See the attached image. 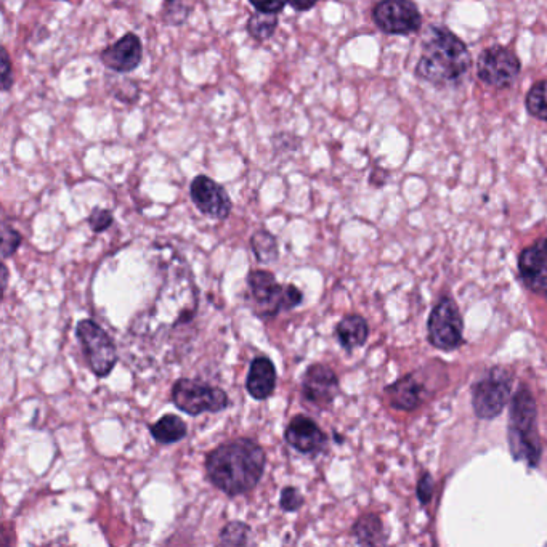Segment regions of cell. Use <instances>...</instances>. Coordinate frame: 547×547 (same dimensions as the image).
<instances>
[{
	"label": "cell",
	"mask_w": 547,
	"mask_h": 547,
	"mask_svg": "<svg viewBox=\"0 0 547 547\" xmlns=\"http://www.w3.org/2000/svg\"><path fill=\"white\" fill-rule=\"evenodd\" d=\"M373 20L382 33L413 34L422 26L421 12L411 0H382L374 7Z\"/></svg>",
	"instance_id": "obj_9"
},
{
	"label": "cell",
	"mask_w": 547,
	"mask_h": 547,
	"mask_svg": "<svg viewBox=\"0 0 547 547\" xmlns=\"http://www.w3.org/2000/svg\"><path fill=\"white\" fill-rule=\"evenodd\" d=\"M204 466L209 482L230 498H236L259 485L267 466V454L256 440L236 438L207 454Z\"/></svg>",
	"instance_id": "obj_1"
},
{
	"label": "cell",
	"mask_w": 547,
	"mask_h": 547,
	"mask_svg": "<svg viewBox=\"0 0 547 547\" xmlns=\"http://www.w3.org/2000/svg\"><path fill=\"white\" fill-rule=\"evenodd\" d=\"M527 108L535 118L547 122V79L531 87L527 95Z\"/></svg>",
	"instance_id": "obj_24"
},
{
	"label": "cell",
	"mask_w": 547,
	"mask_h": 547,
	"mask_svg": "<svg viewBox=\"0 0 547 547\" xmlns=\"http://www.w3.org/2000/svg\"><path fill=\"white\" fill-rule=\"evenodd\" d=\"M251 246L257 262H260V264H272V262H276L278 257H280L278 241H276L275 236L270 231H256L252 235Z\"/></svg>",
	"instance_id": "obj_21"
},
{
	"label": "cell",
	"mask_w": 547,
	"mask_h": 547,
	"mask_svg": "<svg viewBox=\"0 0 547 547\" xmlns=\"http://www.w3.org/2000/svg\"><path fill=\"white\" fill-rule=\"evenodd\" d=\"M318 2L320 0H288V5H291L292 9L297 12H307V10H312Z\"/></svg>",
	"instance_id": "obj_32"
},
{
	"label": "cell",
	"mask_w": 547,
	"mask_h": 547,
	"mask_svg": "<svg viewBox=\"0 0 547 547\" xmlns=\"http://www.w3.org/2000/svg\"><path fill=\"white\" fill-rule=\"evenodd\" d=\"M427 395H429V392H427L424 384L419 381L416 373L398 379L395 384L389 385L385 389V397L395 410H416L422 403L426 402Z\"/></svg>",
	"instance_id": "obj_16"
},
{
	"label": "cell",
	"mask_w": 547,
	"mask_h": 547,
	"mask_svg": "<svg viewBox=\"0 0 547 547\" xmlns=\"http://www.w3.org/2000/svg\"><path fill=\"white\" fill-rule=\"evenodd\" d=\"M0 79H2V90L9 92L13 86V68L12 61H10L9 52L2 49L0 53Z\"/></svg>",
	"instance_id": "obj_29"
},
{
	"label": "cell",
	"mask_w": 547,
	"mask_h": 547,
	"mask_svg": "<svg viewBox=\"0 0 547 547\" xmlns=\"http://www.w3.org/2000/svg\"><path fill=\"white\" fill-rule=\"evenodd\" d=\"M512 374L504 368H493L474 385L472 406L479 419L498 418L511 397Z\"/></svg>",
	"instance_id": "obj_7"
},
{
	"label": "cell",
	"mask_w": 547,
	"mask_h": 547,
	"mask_svg": "<svg viewBox=\"0 0 547 547\" xmlns=\"http://www.w3.org/2000/svg\"><path fill=\"white\" fill-rule=\"evenodd\" d=\"M142 57V41L134 33H127L100 53L103 65L116 73L135 71L142 63Z\"/></svg>",
	"instance_id": "obj_15"
},
{
	"label": "cell",
	"mask_w": 547,
	"mask_h": 547,
	"mask_svg": "<svg viewBox=\"0 0 547 547\" xmlns=\"http://www.w3.org/2000/svg\"><path fill=\"white\" fill-rule=\"evenodd\" d=\"M259 12L280 13L288 5V0H249Z\"/></svg>",
	"instance_id": "obj_30"
},
{
	"label": "cell",
	"mask_w": 547,
	"mask_h": 547,
	"mask_svg": "<svg viewBox=\"0 0 547 547\" xmlns=\"http://www.w3.org/2000/svg\"><path fill=\"white\" fill-rule=\"evenodd\" d=\"M246 389L256 400H267L272 397L276 389V369L270 358H254L246 379Z\"/></svg>",
	"instance_id": "obj_17"
},
{
	"label": "cell",
	"mask_w": 547,
	"mask_h": 547,
	"mask_svg": "<svg viewBox=\"0 0 547 547\" xmlns=\"http://www.w3.org/2000/svg\"><path fill=\"white\" fill-rule=\"evenodd\" d=\"M249 535H251V527L248 523L235 520V522L227 523L220 531L219 543L222 546H244L248 544Z\"/></svg>",
	"instance_id": "obj_23"
},
{
	"label": "cell",
	"mask_w": 547,
	"mask_h": 547,
	"mask_svg": "<svg viewBox=\"0 0 547 547\" xmlns=\"http://www.w3.org/2000/svg\"><path fill=\"white\" fill-rule=\"evenodd\" d=\"M353 538L358 544L365 546H379L387 543L384 525L376 514H366L355 522L352 528Z\"/></svg>",
	"instance_id": "obj_20"
},
{
	"label": "cell",
	"mask_w": 547,
	"mask_h": 547,
	"mask_svg": "<svg viewBox=\"0 0 547 547\" xmlns=\"http://www.w3.org/2000/svg\"><path fill=\"white\" fill-rule=\"evenodd\" d=\"M172 402L180 411L190 416L219 413L230 406V398L225 390L195 379H179L175 382L172 387Z\"/></svg>",
	"instance_id": "obj_5"
},
{
	"label": "cell",
	"mask_w": 547,
	"mask_h": 547,
	"mask_svg": "<svg viewBox=\"0 0 547 547\" xmlns=\"http://www.w3.org/2000/svg\"><path fill=\"white\" fill-rule=\"evenodd\" d=\"M304 506V496L294 487H286L281 491L280 507L284 512H296Z\"/></svg>",
	"instance_id": "obj_27"
},
{
	"label": "cell",
	"mask_w": 547,
	"mask_h": 547,
	"mask_svg": "<svg viewBox=\"0 0 547 547\" xmlns=\"http://www.w3.org/2000/svg\"><path fill=\"white\" fill-rule=\"evenodd\" d=\"M284 440L291 448L308 456H315L325 450L328 437L313 419L297 414L292 418L284 432Z\"/></svg>",
	"instance_id": "obj_14"
},
{
	"label": "cell",
	"mask_w": 547,
	"mask_h": 547,
	"mask_svg": "<svg viewBox=\"0 0 547 547\" xmlns=\"http://www.w3.org/2000/svg\"><path fill=\"white\" fill-rule=\"evenodd\" d=\"M190 13V7L183 0H164L163 20L171 26H179L185 23Z\"/></svg>",
	"instance_id": "obj_25"
},
{
	"label": "cell",
	"mask_w": 547,
	"mask_h": 547,
	"mask_svg": "<svg viewBox=\"0 0 547 547\" xmlns=\"http://www.w3.org/2000/svg\"><path fill=\"white\" fill-rule=\"evenodd\" d=\"M190 196L198 211L214 220L228 219L233 209L227 190L207 175H198L193 179Z\"/></svg>",
	"instance_id": "obj_12"
},
{
	"label": "cell",
	"mask_w": 547,
	"mask_h": 547,
	"mask_svg": "<svg viewBox=\"0 0 547 547\" xmlns=\"http://www.w3.org/2000/svg\"><path fill=\"white\" fill-rule=\"evenodd\" d=\"M339 379L326 365H312L302 377V398L317 410H328L339 395Z\"/></svg>",
	"instance_id": "obj_11"
},
{
	"label": "cell",
	"mask_w": 547,
	"mask_h": 547,
	"mask_svg": "<svg viewBox=\"0 0 547 547\" xmlns=\"http://www.w3.org/2000/svg\"><path fill=\"white\" fill-rule=\"evenodd\" d=\"M76 336L92 373L98 377L108 376L118 363V350L113 339L94 320L79 321Z\"/></svg>",
	"instance_id": "obj_6"
},
{
	"label": "cell",
	"mask_w": 547,
	"mask_h": 547,
	"mask_svg": "<svg viewBox=\"0 0 547 547\" xmlns=\"http://www.w3.org/2000/svg\"><path fill=\"white\" fill-rule=\"evenodd\" d=\"M248 284L260 318L276 317L278 313L299 307L304 300V294L296 286L278 283L275 275L267 270L249 273Z\"/></svg>",
	"instance_id": "obj_4"
},
{
	"label": "cell",
	"mask_w": 547,
	"mask_h": 547,
	"mask_svg": "<svg viewBox=\"0 0 547 547\" xmlns=\"http://www.w3.org/2000/svg\"><path fill=\"white\" fill-rule=\"evenodd\" d=\"M469 66L471 53L456 34L442 26L430 29L416 68L421 79L438 87L454 86L466 76Z\"/></svg>",
	"instance_id": "obj_2"
},
{
	"label": "cell",
	"mask_w": 547,
	"mask_h": 547,
	"mask_svg": "<svg viewBox=\"0 0 547 547\" xmlns=\"http://www.w3.org/2000/svg\"><path fill=\"white\" fill-rule=\"evenodd\" d=\"M151 437L161 445H172L187 437V422L175 414H167L150 426Z\"/></svg>",
	"instance_id": "obj_19"
},
{
	"label": "cell",
	"mask_w": 547,
	"mask_h": 547,
	"mask_svg": "<svg viewBox=\"0 0 547 547\" xmlns=\"http://www.w3.org/2000/svg\"><path fill=\"white\" fill-rule=\"evenodd\" d=\"M114 217L108 209H94L89 217V225L95 233H102L113 225Z\"/></svg>",
	"instance_id": "obj_28"
},
{
	"label": "cell",
	"mask_w": 547,
	"mask_h": 547,
	"mask_svg": "<svg viewBox=\"0 0 547 547\" xmlns=\"http://www.w3.org/2000/svg\"><path fill=\"white\" fill-rule=\"evenodd\" d=\"M23 243V236L15 228L10 227L9 223L2 225V257L9 259L20 248Z\"/></svg>",
	"instance_id": "obj_26"
},
{
	"label": "cell",
	"mask_w": 547,
	"mask_h": 547,
	"mask_svg": "<svg viewBox=\"0 0 547 547\" xmlns=\"http://www.w3.org/2000/svg\"><path fill=\"white\" fill-rule=\"evenodd\" d=\"M519 270L523 284L547 300V236L520 252Z\"/></svg>",
	"instance_id": "obj_13"
},
{
	"label": "cell",
	"mask_w": 547,
	"mask_h": 547,
	"mask_svg": "<svg viewBox=\"0 0 547 547\" xmlns=\"http://www.w3.org/2000/svg\"><path fill=\"white\" fill-rule=\"evenodd\" d=\"M336 337L342 349L347 352L363 347L368 341L369 326L365 318L360 315H349L342 318L336 326Z\"/></svg>",
	"instance_id": "obj_18"
},
{
	"label": "cell",
	"mask_w": 547,
	"mask_h": 547,
	"mask_svg": "<svg viewBox=\"0 0 547 547\" xmlns=\"http://www.w3.org/2000/svg\"><path fill=\"white\" fill-rule=\"evenodd\" d=\"M462 331H464V323H462L458 305L454 304V300L450 297H445L430 313L427 339L435 349L451 352L462 344Z\"/></svg>",
	"instance_id": "obj_8"
},
{
	"label": "cell",
	"mask_w": 547,
	"mask_h": 547,
	"mask_svg": "<svg viewBox=\"0 0 547 547\" xmlns=\"http://www.w3.org/2000/svg\"><path fill=\"white\" fill-rule=\"evenodd\" d=\"M520 68V60L514 52L501 45H493L480 55L477 74L488 86L506 89L519 77Z\"/></svg>",
	"instance_id": "obj_10"
},
{
	"label": "cell",
	"mask_w": 547,
	"mask_h": 547,
	"mask_svg": "<svg viewBox=\"0 0 547 547\" xmlns=\"http://www.w3.org/2000/svg\"><path fill=\"white\" fill-rule=\"evenodd\" d=\"M276 28H278V13L259 12V10L252 13L246 26L249 36L259 42L268 41L270 37H273Z\"/></svg>",
	"instance_id": "obj_22"
},
{
	"label": "cell",
	"mask_w": 547,
	"mask_h": 547,
	"mask_svg": "<svg viewBox=\"0 0 547 547\" xmlns=\"http://www.w3.org/2000/svg\"><path fill=\"white\" fill-rule=\"evenodd\" d=\"M507 438L515 461H525L530 467L538 466L543 451L539 443L538 410L535 398L525 385L512 398Z\"/></svg>",
	"instance_id": "obj_3"
},
{
	"label": "cell",
	"mask_w": 547,
	"mask_h": 547,
	"mask_svg": "<svg viewBox=\"0 0 547 547\" xmlns=\"http://www.w3.org/2000/svg\"><path fill=\"white\" fill-rule=\"evenodd\" d=\"M432 491H434L432 477H430V474L422 475L421 480H419L418 483V490H416L419 501H421L422 504L429 503L430 499H432Z\"/></svg>",
	"instance_id": "obj_31"
}]
</instances>
